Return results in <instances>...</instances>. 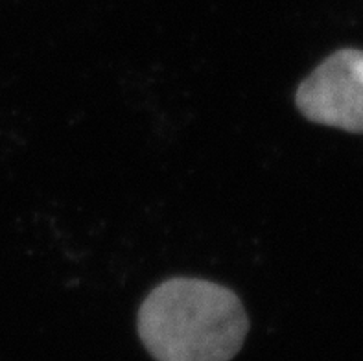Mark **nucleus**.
I'll use <instances>...</instances> for the list:
<instances>
[{
	"mask_svg": "<svg viewBox=\"0 0 363 361\" xmlns=\"http://www.w3.org/2000/svg\"><path fill=\"white\" fill-rule=\"evenodd\" d=\"M247 328L236 293L208 280H166L138 311V335L157 361H229Z\"/></svg>",
	"mask_w": 363,
	"mask_h": 361,
	"instance_id": "nucleus-1",
	"label": "nucleus"
},
{
	"mask_svg": "<svg viewBox=\"0 0 363 361\" xmlns=\"http://www.w3.org/2000/svg\"><path fill=\"white\" fill-rule=\"evenodd\" d=\"M304 118L347 133H363V50L341 48L310 74L295 94Z\"/></svg>",
	"mask_w": 363,
	"mask_h": 361,
	"instance_id": "nucleus-2",
	"label": "nucleus"
}]
</instances>
